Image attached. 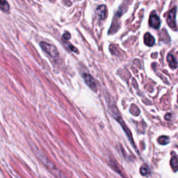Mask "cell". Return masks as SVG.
Here are the masks:
<instances>
[{"label": "cell", "mask_w": 178, "mask_h": 178, "mask_svg": "<svg viewBox=\"0 0 178 178\" xmlns=\"http://www.w3.org/2000/svg\"><path fill=\"white\" fill-rule=\"evenodd\" d=\"M32 149L38 159L56 178H67L65 175L62 173L60 170L56 167L55 164L53 163L36 146L34 145V144H32Z\"/></svg>", "instance_id": "1"}, {"label": "cell", "mask_w": 178, "mask_h": 178, "mask_svg": "<svg viewBox=\"0 0 178 178\" xmlns=\"http://www.w3.org/2000/svg\"><path fill=\"white\" fill-rule=\"evenodd\" d=\"M112 114H113V118H115L116 120L118 123H120V125H121V127H123V129L125 131V132L126 133V134H127V137L129 138V140L130 141V143H131L132 144V146H134V148H135V146H134V141H133V138H132V135H131V133L130 132V130H129L128 127L126 126L125 123H124V121L123 120L122 117H121L120 116V113H119L118 112V111L117 109V108L116 106H113L112 107Z\"/></svg>", "instance_id": "2"}, {"label": "cell", "mask_w": 178, "mask_h": 178, "mask_svg": "<svg viewBox=\"0 0 178 178\" xmlns=\"http://www.w3.org/2000/svg\"><path fill=\"white\" fill-rule=\"evenodd\" d=\"M40 47L51 58H56L59 56V51L55 45L46 42H40Z\"/></svg>", "instance_id": "3"}, {"label": "cell", "mask_w": 178, "mask_h": 178, "mask_svg": "<svg viewBox=\"0 0 178 178\" xmlns=\"http://www.w3.org/2000/svg\"><path fill=\"white\" fill-rule=\"evenodd\" d=\"M177 13V7H174L170 11L167 17V23L170 27L173 30H177V25L175 17Z\"/></svg>", "instance_id": "4"}, {"label": "cell", "mask_w": 178, "mask_h": 178, "mask_svg": "<svg viewBox=\"0 0 178 178\" xmlns=\"http://www.w3.org/2000/svg\"><path fill=\"white\" fill-rule=\"evenodd\" d=\"M83 79L84 80L85 83H86V84L90 88V89L95 92L97 91L96 83H95L94 78L91 75V74H89V73H84L83 74Z\"/></svg>", "instance_id": "5"}, {"label": "cell", "mask_w": 178, "mask_h": 178, "mask_svg": "<svg viewBox=\"0 0 178 178\" xmlns=\"http://www.w3.org/2000/svg\"><path fill=\"white\" fill-rule=\"evenodd\" d=\"M149 25L150 27L154 28V29H159L160 25H161V21H160L159 17L157 15L155 12L152 13L150 14L149 19Z\"/></svg>", "instance_id": "6"}, {"label": "cell", "mask_w": 178, "mask_h": 178, "mask_svg": "<svg viewBox=\"0 0 178 178\" xmlns=\"http://www.w3.org/2000/svg\"><path fill=\"white\" fill-rule=\"evenodd\" d=\"M97 15L100 20H104L106 18L107 15V7L104 5H100L96 9Z\"/></svg>", "instance_id": "7"}, {"label": "cell", "mask_w": 178, "mask_h": 178, "mask_svg": "<svg viewBox=\"0 0 178 178\" xmlns=\"http://www.w3.org/2000/svg\"><path fill=\"white\" fill-rule=\"evenodd\" d=\"M144 43L149 47H153L155 43V39L150 33H146L144 35Z\"/></svg>", "instance_id": "8"}, {"label": "cell", "mask_w": 178, "mask_h": 178, "mask_svg": "<svg viewBox=\"0 0 178 178\" xmlns=\"http://www.w3.org/2000/svg\"><path fill=\"white\" fill-rule=\"evenodd\" d=\"M167 61L169 62V66L171 68L175 69L177 67V62L172 54H169V55L167 56Z\"/></svg>", "instance_id": "9"}, {"label": "cell", "mask_w": 178, "mask_h": 178, "mask_svg": "<svg viewBox=\"0 0 178 178\" xmlns=\"http://www.w3.org/2000/svg\"><path fill=\"white\" fill-rule=\"evenodd\" d=\"M0 9L4 13H9L10 6L6 0H0Z\"/></svg>", "instance_id": "10"}, {"label": "cell", "mask_w": 178, "mask_h": 178, "mask_svg": "<svg viewBox=\"0 0 178 178\" xmlns=\"http://www.w3.org/2000/svg\"><path fill=\"white\" fill-rule=\"evenodd\" d=\"M140 172L142 175H143V176H148V175L150 174V169L148 165L144 164L141 167Z\"/></svg>", "instance_id": "11"}, {"label": "cell", "mask_w": 178, "mask_h": 178, "mask_svg": "<svg viewBox=\"0 0 178 178\" xmlns=\"http://www.w3.org/2000/svg\"><path fill=\"white\" fill-rule=\"evenodd\" d=\"M63 40V43L65 44V46L66 47V48L68 49V50H70L72 51H74V52H76V53L79 52L78 50H77V49L76 47H74V46L72 45V44L68 42V40Z\"/></svg>", "instance_id": "12"}, {"label": "cell", "mask_w": 178, "mask_h": 178, "mask_svg": "<svg viewBox=\"0 0 178 178\" xmlns=\"http://www.w3.org/2000/svg\"><path fill=\"white\" fill-rule=\"evenodd\" d=\"M158 142L161 145H166L169 143V138L166 136H161L158 138Z\"/></svg>", "instance_id": "13"}, {"label": "cell", "mask_w": 178, "mask_h": 178, "mask_svg": "<svg viewBox=\"0 0 178 178\" xmlns=\"http://www.w3.org/2000/svg\"><path fill=\"white\" fill-rule=\"evenodd\" d=\"M171 165L175 171H178V160L176 158H172L171 160Z\"/></svg>", "instance_id": "14"}, {"label": "cell", "mask_w": 178, "mask_h": 178, "mask_svg": "<svg viewBox=\"0 0 178 178\" xmlns=\"http://www.w3.org/2000/svg\"><path fill=\"white\" fill-rule=\"evenodd\" d=\"M70 38V34L68 32H66L62 36V40H68Z\"/></svg>", "instance_id": "15"}]
</instances>
